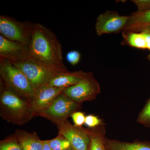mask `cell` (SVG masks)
I'll return each mask as SVG.
<instances>
[{"instance_id": "e0dca14e", "label": "cell", "mask_w": 150, "mask_h": 150, "mask_svg": "<svg viewBox=\"0 0 150 150\" xmlns=\"http://www.w3.org/2000/svg\"><path fill=\"white\" fill-rule=\"evenodd\" d=\"M123 32L124 40L129 46L139 49H147L144 36L142 32Z\"/></svg>"}, {"instance_id": "9a60e30c", "label": "cell", "mask_w": 150, "mask_h": 150, "mask_svg": "<svg viewBox=\"0 0 150 150\" xmlns=\"http://www.w3.org/2000/svg\"><path fill=\"white\" fill-rule=\"evenodd\" d=\"M16 137L23 150H43V141L35 134L22 130H17Z\"/></svg>"}, {"instance_id": "603a6c76", "label": "cell", "mask_w": 150, "mask_h": 150, "mask_svg": "<svg viewBox=\"0 0 150 150\" xmlns=\"http://www.w3.org/2000/svg\"><path fill=\"white\" fill-rule=\"evenodd\" d=\"M81 59V54L79 51H70L67 55V59L68 62L73 66L77 64Z\"/></svg>"}, {"instance_id": "7402d4cb", "label": "cell", "mask_w": 150, "mask_h": 150, "mask_svg": "<svg viewBox=\"0 0 150 150\" xmlns=\"http://www.w3.org/2000/svg\"><path fill=\"white\" fill-rule=\"evenodd\" d=\"M71 116L75 126L82 127L84 124L86 116L83 112L76 111L73 113Z\"/></svg>"}, {"instance_id": "484cf974", "label": "cell", "mask_w": 150, "mask_h": 150, "mask_svg": "<svg viewBox=\"0 0 150 150\" xmlns=\"http://www.w3.org/2000/svg\"><path fill=\"white\" fill-rule=\"evenodd\" d=\"M43 150H53L48 144V141H43Z\"/></svg>"}, {"instance_id": "d4e9b609", "label": "cell", "mask_w": 150, "mask_h": 150, "mask_svg": "<svg viewBox=\"0 0 150 150\" xmlns=\"http://www.w3.org/2000/svg\"><path fill=\"white\" fill-rule=\"evenodd\" d=\"M140 32H142L144 36L147 48L150 51V26L143 28Z\"/></svg>"}, {"instance_id": "30bf717a", "label": "cell", "mask_w": 150, "mask_h": 150, "mask_svg": "<svg viewBox=\"0 0 150 150\" xmlns=\"http://www.w3.org/2000/svg\"><path fill=\"white\" fill-rule=\"evenodd\" d=\"M64 89L45 86L35 91L30 102L32 117L49 107Z\"/></svg>"}, {"instance_id": "8992f818", "label": "cell", "mask_w": 150, "mask_h": 150, "mask_svg": "<svg viewBox=\"0 0 150 150\" xmlns=\"http://www.w3.org/2000/svg\"><path fill=\"white\" fill-rule=\"evenodd\" d=\"M100 91L98 82L93 74L89 72L79 83L64 89L63 93L75 102L81 103L93 100Z\"/></svg>"}, {"instance_id": "4316f807", "label": "cell", "mask_w": 150, "mask_h": 150, "mask_svg": "<svg viewBox=\"0 0 150 150\" xmlns=\"http://www.w3.org/2000/svg\"><path fill=\"white\" fill-rule=\"evenodd\" d=\"M148 58H149V61H150V54L149 55V56H148Z\"/></svg>"}, {"instance_id": "44dd1931", "label": "cell", "mask_w": 150, "mask_h": 150, "mask_svg": "<svg viewBox=\"0 0 150 150\" xmlns=\"http://www.w3.org/2000/svg\"><path fill=\"white\" fill-rule=\"evenodd\" d=\"M84 124L89 129H92L101 126L104 123L98 116L91 114L86 116Z\"/></svg>"}, {"instance_id": "ba28073f", "label": "cell", "mask_w": 150, "mask_h": 150, "mask_svg": "<svg viewBox=\"0 0 150 150\" xmlns=\"http://www.w3.org/2000/svg\"><path fill=\"white\" fill-rule=\"evenodd\" d=\"M59 134L70 142L73 150H88L89 129L72 125L67 120L56 123Z\"/></svg>"}, {"instance_id": "9c48e42d", "label": "cell", "mask_w": 150, "mask_h": 150, "mask_svg": "<svg viewBox=\"0 0 150 150\" xmlns=\"http://www.w3.org/2000/svg\"><path fill=\"white\" fill-rule=\"evenodd\" d=\"M129 16H123L114 11H107L100 15L97 19L96 30L101 35L106 33H117L124 30Z\"/></svg>"}, {"instance_id": "6da1fadb", "label": "cell", "mask_w": 150, "mask_h": 150, "mask_svg": "<svg viewBox=\"0 0 150 150\" xmlns=\"http://www.w3.org/2000/svg\"><path fill=\"white\" fill-rule=\"evenodd\" d=\"M29 57L51 69L68 71L63 63L62 45L51 30L39 23L34 25L29 46Z\"/></svg>"}, {"instance_id": "7a4b0ae2", "label": "cell", "mask_w": 150, "mask_h": 150, "mask_svg": "<svg viewBox=\"0 0 150 150\" xmlns=\"http://www.w3.org/2000/svg\"><path fill=\"white\" fill-rule=\"evenodd\" d=\"M0 76L4 88L30 102L35 91L19 69L9 61L0 60Z\"/></svg>"}, {"instance_id": "ac0fdd59", "label": "cell", "mask_w": 150, "mask_h": 150, "mask_svg": "<svg viewBox=\"0 0 150 150\" xmlns=\"http://www.w3.org/2000/svg\"><path fill=\"white\" fill-rule=\"evenodd\" d=\"M48 142L53 150H73L70 142L60 134L55 139L48 141Z\"/></svg>"}, {"instance_id": "d6986e66", "label": "cell", "mask_w": 150, "mask_h": 150, "mask_svg": "<svg viewBox=\"0 0 150 150\" xmlns=\"http://www.w3.org/2000/svg\"><path fill=\"white\" fill-rule=\"evenodd\" d=\"M137 121L140 124L150 128V98L139 114Z\"/></svg>"}, {"instance_id": "5bb4252c", "label": "cell", "mask_w": 150, "mask_h": 150, "mask_svg": "<svg viewBox=\"0 0 150 150\" xmlns=\"http://www.w3.org/2000/svg\"><path fill=\"white\" fill-rule=\"evenodd\" d=\"M105 150H150V144L142 142H127L106 139Z\"/></svg>"}, {"instance_id": "8fae6325", "label": "cell", "mask_w": 150, "mask_h": 150, "mask_svg": "<svg viewBox=\"0 0 150 150\" xmlns=\"http://www.w3.org/2000/svg\"><path fill=\"white\" fill-rule=\"evenodd\" d=\"M29 56L28 46L8 40L0 35V60L15 63L23 61Z\"/></svg>"}, {"instance_id": "ffe728a7", "label": "cell", "mask_w": 150, "mask_h": 150, "mask_svg": "<svg viewBox=\"0 0 150 150\" xmlns=\"http://www.w3.org/2000/svg\"><path fill=\"white\" fill-rule=\"evenodd\" d=\"M0 150H23L17 139H8L1 142Z\"/></svg>"}, {"instance_id": "52a82bcc", "label": "cell", "mask_w": 150, "mask_h": 150, "mask_svg": "<svg viewBox=\"0 0 150 150\" xmlns=\"http://www.w3.org/2000/svg\"><path fill=\"white\" fill-rule=\"evenodd\" d=\"M80 103L74 101L62 93L51 105L37 115L46 117L55 123L67 120L69 116L79 108Z\"/></svg>"}, {"instance_id": "4fadbf2b", "label": "cell", "mask_w": 150, "mask_h": 150, "mask_svg": "<svg viewBox=\"0 0 150 150\" xmlns=\"http://www.w3.org/2000/svg\"><path fill=\"white\" fill-rule=\"evenodd\" d=\"M150 26V9L144 12L137 11L129 16L123 31L140 32L143 28Z\"/></svg>"}, {"instance_id": "5b68a950", "label": "cell", "mask_w": 150, "mask_h": 150, "mask_svg": "<svg viewBox=\"0 0 150 150\" xmlns=\"http://www.w3.org/2000/svg\"><path fill=\"white\" fill-rule=\"evenodd\" d=\"M35 24L20 22L15 19L0 16V33L7 39L29 46Z\"/></svg>"}, {"instance_id": "3957f363", "label": "cell", "mask_w": 150, "mask_h": 150, "mask_svg": "<svg viewBox=\"0 0 150 150\" xmlns=\"http://www.w3.org/2000/svg\"><path fill=\"white\" fill-rule=\"evenodd\" d=\"M3 114L8 121L22 123L32 118L30 102L4 88L0 97Z\"/></svg>"}, {"instance_id": "7c38bea8", "label": "cell", "mask_w": 150, "mask_h": 150, "mask_svg": "<svg viewBox=\"0 0 150 150\" xmlns=\"http://www.w3.org/2000/svg\"><path fill=\"white\" fill-rule=\"evenodd\" d=\"M82 71L64 72L60 73L49 81L46 86L66 88L79 83L86 75Z\"/></svg>"}, {"instance_id": "cb8c5ba5", "label": "cell", "mask_w": 150, "mask_h": 150, "mask_svg": "<svg viewBox=\"0 0 150 150\" xmlns=\"http://www.w3.org/2000/svg\"><path fill=\"white\" fill-rule=\"evenodd\" d=\"M132 1L137 6V11L142 12L150 9V0H134Z\"/></svg>"}, {"instance_id": "2e32d148", "label": "cell", "mask_w": 150, "mask_h": 150, "mask_svg": "<svg viewBox=\"0 0 150 150\" xmlns=\"http://www.w3.org/2000/svg\"><path fill=\"white\" fill-rule=\"evenodd\" d=\"M90 143L88 150H105V126L104 124L89 129Z\"/></svg>"}, {"instance_id": "277c9868", "label": "cell", "mask_w": 150, "mask_h": 150, "mask_svg": "<svg viewBox=\"0 0 150 150\" xmlns=\"http://www.w3.org/2000/svg\"><path fill=\"white\" fill-rule=\"evenodd\" d=\"M11 63L24 74L35 92L40 88L46 86L56 75L64 72L44 67L29 56L23 61Z\"/></svg>"}]
</instances>
